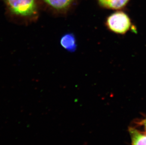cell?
<instances>
[{
    "mask_svg": "<svg viewBox=\"0 0 146 145\" xmlns=\"http://www.w3.org/2000/svg\"><path fill=\"white\" fill-rule=\"evenodd\" d=\"M50 8L57 11H66L72 6L75 0H43Z\"/></svg>",
    "mask_w": 146,
    "mask_h": 145,
    "instance_id": "cell-3",
    "label": "cell"
},
{
    "mask_svg": "<svg viewBox=\"0 0 146 145\" xmlns=\"http://www.w3.org/2000/svg\"><path fill=\"white\" fill-rule=\"evenodd\" d=\"M106 26L110 31L118 34H125L134 28L129 16L121 11L109 15L106 18Z\"/></svg>",
    "mask_w": 146,
    "mask_h": 145,
    "instance_id": "cell-2",
    "label": "cell"
},
{
    "mask_svg": "<svg viewBox=\"0 0 146 145\" xmlns=\"http://www.w3.org/2000/svg\"><path fill=\"white\" fill-rule=\"evenodd\" d=\"M11 13L21 18H34L38 13L36 0H3Z\"/></svg>",
    "mask_w": 146,
    "mask_h": 145,
    "instance_id": "cell-1",
    "label": "cell"
},
{
    "mask_svg": "<svg viewBox=\"0 0 146 145\" xmlns=\"http://www.w3.org/2000/svg\"><path fill=\"white\" fill-rule=\"evenodd\" d=\"M60 44L64 49L70 52H74L77 47L76 37L72 33L64 34L60 39Z\"/></svg>",
    "mask_w": 146,
    "mask_h": 145,
    "instance_id": "cell-4",
    "label": "cell"
},
{
    "mask_svg": "<svg viewBox=\"0 0 146 145\" xmlns=\"http://www.w3.org/2000/svg\"><path fill=\"white\" fill-rule=\"evenodd\" d=\"M101 7L110 10H120L127 5L130 0H98Z\"/></svg>",
    "mask_w": 146,
    "mask_h": 145,
    "instance_id": "cell-5",
    "label": "cell"
},
{
    "mask_svg": "<svg viewBox=\"0 0 146 145\" xmlns=\"http://www.w3.org/2000/svg\"><path fill=\"white\" fill-rule=\"evenodd\" d=\"M132 145H146V135L136 129H129Z\"/></svg>",
    "mask_w": 146,
    "mask_h": 145,
    "instance_id": "cell-6",
    "label": "cell"
},
{
    "mask_svg": "<svg viewBox=\"0 0 146 145\" xmlns=\"http://www.w3.org/2000/svg\"><path fill=\"white\" fill-rule=\"evenodd\" d=\"M142 124L144 126V129H145V131L146 132V119H145V120H144L142 122Z\"/></svg>",
    "mask_w": 146,
    "mask_h": 145,
    "instance_id": "cell-7",
    "label": "cell"
}]
</instances>
